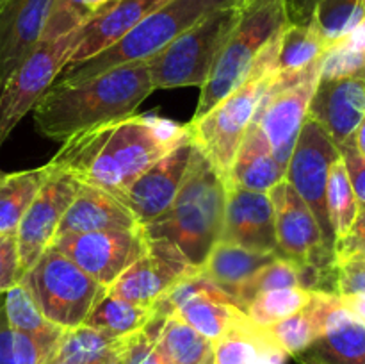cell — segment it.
Instances as JSON below:
<instances>
[{
  "label": "cell",
  "instance_id": "6da1fadb",
  "mask_svg": "<svg viewBox=\"0 0 365 364\" xmlns=\"http://www.w3.org/2000/svg\"><path fill=\"white\" fill-rule=\"evenodd\" d=\"M187 136V123L134 113L71 136L50 164L123 200L132 182Z\"/></svg>",
  "mask_w": 365,
  "mask_h": 364
},
{
  "label": "cell",
  "instance_id": "7a4b0ae2",
  "mask_svg": "<svg viewBox=\"0 0 365 364\" xmlns=\"http://www.w3.org/2000/svg\"><path fill=\"white\" fill-rule=\"evenodd\" d=\"M152 91L146 61L114 66L81 82L56 81L32 109L36 128L64 143L96 125L130 116Z\"/></svg>",
  "mask_w": 365,
  "mask_h": 364
},
{
  "label": "cell",
  "instance_id": "3957f363",
  "mask_svg": "<svg viewBox=\"0 0 365 364\" xmlns=\"http://www.w3.org/2000/svg\"><path fill=\"white\" fill-rule=\"evenodd\" d=\"M227 206V184L195 143L180 191L166 214L146 225L148 238L168 239L200 268L221 239Z\"/></svg>",
  "mask_w": 365,
  "mask_h": 364
},
{
  "label": "cell",
  "instance_id": "277c9868",
  "mask_svg": "<svg viewBox=\"0 0 365 364\" xmlns=\"http://www.w3.org/2000/svg\"><path fill=\"white\" fill-rule=\"evenodd\" d=\"M280 32H277L264 46L248 79L237 89L217 102L209 113L187 123L195 143L216 168L225 184H228L235 153L273 77Z\"/></svg>",
  "mask_w": 365,
  "mask_h": 364
},
{
  "label": "cell",
  "instance_id": "5b68a950",
  "mask_svg": "<svg viewBox=\"0 0 365 364\" xmlns=\"http://www.w3.org/2000/svg\"><path fill=\"white\" fill-rule=\"evenodd\" d=\"M287 24L285 0H242L237 24L225 41L209 79L202 86L192 120L209 113L248 79L264 46Z\"/></svg>",
  "mask_w": 365,
  "mask_h": 364
},
{
  "label": "cell",
  "instance_id": "8992f818",
  "mask_svg": "<svg viewBox=\"0 0 365 364\" xmlns=\"http://www.w3.org/2000/svg\"><path fill=\"white\" fill-rule=\"evenodd\" d=\"M239 2L241 0H168L143 18L120 41L91 59L64 70L57 81L81 82L114 66L148 59L177 39L182 32L203 20L207 14Z\"/></svg>",
  "mask_w": 365,
  "mask_h": 364
},
{
  "label": "cell",
  "instance_id": "52a82bcc",
  "mask_svg": "<svg viewBox=\"0 0 365 364\" xmlns=\"http://www.w3.org/2000/svg\"><path fill=\"white\" fill-rule=\"evenodd\" d=\"M241 2L207 14L170 45L145 59L153 88H202L216 64L225 41L237 24Z\"/></svg>",
  "mask_w": 365,
  "mask_h": 364
},
{
  "label": "cell",
  "instance_id": "ba28073f",
  "mask_svg": "<svg viewBox=\"0 0 365 364\" xmlns=\"http://www.w3.org/2000/svg\"><path fill=\"white\" fill-rule=\"evenodd\" d=\"M20 282L46 320L64 330L84 323L109 291L52 245L25 271Z\"/></svg>",
  "mask_w": 365,
  "mask_h": 364
},
{
  "label": "cell",
  "instance_id": "9c48e42d",
  "mask_svg": "<svg viewBox=\"0 0 365 364\" xmlns=\"http://www.w3.org/2000/svg\"><path fill=\"white\" fill-rule=\"evenodd\" d=\"M78 31L53 41H39L4 82L0 88V148L21 118L34 109L63 74L77 45Z\"/></svg>",
  "mask_w": 365,
  "mask_h": 364
},
{
  "label": "cell",
  "instance_id": "30bf717a",
  "mask_svg": "<svg viewBox=\"0 0 365 364\" xmlns=\"http://www.w3.org/2000/svg\"><path fill=\"white\" fill-rule=\"evenodd\" d=\"M323 61V59H321ZM321 63L294 79L273 75L253 121L262 128L269 141L273 156L282 168H287L303 121L309 116V106L319 82Z\"/></svg>",
  "mask_w": 365,
  "mask_h": 364
},
{
  "label": "cell",
  "instance_id": "8fae6325",
  "mask_svg": "<svg viewBox=\"0 0 365 364\" xmlns=\"http://www.w3.org/2000/svg\"><path fill=\"white\" fill-rule=\"evenodd\" d=\"M341 157V152L331 141L324 128L312 120L305 118L299 131L291 159L285 168V181L309 206L316 216L317 225L323 232L324 243L335 252V236L331 231L327 207V186L330 168Z\"/></svg>",
  "mask_w": 365,
  "mask_h": 364
},
{
  "label": "cell",
  "instance_id": "7c38bea8",
  "mask_svg": "<svg viewBox=\"0 0 365 364\" xmlns=\"http://www.w3.org/2000/svg\"><path fill=\"white\" fill-rule=\"evenodd\" d=\"M146 245L148 236L143 227L57 236L52 241L53 248L64 253L107 289L145 253Z\"/></svg>",
  "mask_w": 365,
  "mask_h": 364
},
{
  "label": "cell",
  "instance_id": "4fadbf2b",
  "mask_svg": "<svg viewBox=\"0 0 365 364\" xmlns=\"http://www.w3.org/2000/svg\"><path fill=\"white\" fill-rule=\"evenodd\" d=\"M274 209V232L280 257L335 271V252L324 243L316 216L287 181L267 191Z\"/></svg>",
  "mask_w": 365,
  "mask_h": 364
},
{
  "label": "cell",
  "instance_id": "5bb4252c",
  "mask_svg": "<svg viewBox=\"0 0 365 364\" xmlns=\"http://www.w3.org/2000/svg\"><path fill=\"white\" fill-rule=\"evenodd\" d=\"M198 271L175 243L148 238L145 253L130 264L109 288V295L139 305H153L168 289Z\"/></svg>",
  "mask_w": 365,
  "mask_h": 364
},
{
  "label": "cell",
  "instance_id": "9a60e30c",
  "mask_svg": "<svg viewBox=\"0 0 365 364\" xmlns=\"http://www.w3.org/2000/svg\"><path fill=\"white\" fill-rule=\"evenodd\" d=\"M78 186L81 182L77 178L53 168V173L25 211L16 231L21 277L52 245Z\"/></svg>",
  "mask_w": 365,
  "mask_h": 364
},
{
  "label": "cell",
  "instance_id": "2e32d148",
  "mask_svg": "<svg viewBox=\"0 0 365 364\" xmlns=\"http://www.w3.org/2000/svg\"><path fill=\"white\" fill-rule=\"evenodd\" d=\"M192 150L195 139L189 131V136L180 145L152 164L125 191L123 202L138 218L139 225L146 227L168 213L180 191Z\"/></svg>",
  "mask_w": 365,
  "mask_h": 364
},
{
  "label": "cell",
  "instance_id": "e0dca14e",
  "mask_svg": "<svg viewBox=\"0 0 365 364\" xmlns=\"http://www.w3.org/2000/svg\"><path fill=\"white\" fill-rule=\"evenodd\" d=\"M309 116L324 128L337 148L351 143L365 116V77H319L310 100Z\"/></svg>",
  "mask_w": 365,
  "mask_h": 364
},
{
  "label": "cell",
  "instance_id": "ac0fdd59",
  "mask_svg": "<svg viewBox=\"0 0 365 364\" xmlns=\"http://www.w3.org/2000/svg\"><path fill=\"white\" fill-rule=\"evenodd\" d=\"M221 239L280 257L274 232V209L267 193L228 184Z\"/></svg>",
  "mask_w": 365,
  "mask_h": 364
},
{
  "label": "cell",
  "instance_id": "d6986e66",
  "mask_svg": "<svg viewBox=\"0 0 365 364\" xmlns=\"http://www.w3.org/2000/svg\"><path fill=\"white\" fill-rule=\"evenodd\" d=\"M166 2L168 0H114L103 9L96 11L95 16L78 31L77 45L64 70H70L113 46L143 18Z\"/></svg>",
  "mask_w": 365,
  "mask_h": 364
},
{
  "label": "cell",
  "instance_id": "ffe728a7",
  "mask_svg": "<svg viewBox=\"0 0 365 364\" xmlns=\"http://www.w3.org/2000/svg\"><path fill=\"white\" fill-rule=\"evenodd\" d=\"M53 0H7L0 9V88L39 43Z\"/></svg>",
  "mask_w": 365,
  "mask_h": 364
},
{
  "label": "cell",
  "instance_id": "44dd1931",
  "mask_svg": "<svg viewBox=\"0 0 365 364\" xmlns=\"http://www.w3.org/2000/svg\"><path fill=\"white\" fill-rule=\"evenodd\" d=\"M143 227L127 203L118 196L95 188V186H78L75 198L61 220L57 236L84 234L96 231H130Z\"/></svg>",
  "mask_w": 365,
  "mask_h": 364
},
{
  "label": "cell",
  "instance_id": "7402d4cb",
  "mask_svg": "<svg viewBox=\"0 0 365 364\" xmlns=\"http://www.w3.org/2000/svg\"><path fill=\"white\" fill-rule=\"evenodd\" d=\"M296 359L302 364H365V325L337 300L319 338Z\"/></svg>",
  "mask_w": 365,
  "mask_h": 364
},
{
  "label": "cell",
  "instance_id": "603a6c76",
  "mask_svg": "<svg viewBox=\"0 0 365 364\" xmlns=\"http://www.w3.org/2000/svg\"><path fill=\"white\" fill-rule=\"evenodd\" d=\"M173 314H178L189 327L212 343L252 323L245 310L235 305L232 296L217 285L191 296Z\"/></svg>",
  "mask_w": 365,
  "mask_h": 364
},
{
  "label": "cell",
  "instance_id": "cb8c5ba5",
  "mask_svg": "<svg viewBox=\"0 0 365 364\" xmlns=\"http://www.w3.org/2000/svg\"><path fill=\"white\" fill-rule=\"evenodd\" d=\"M284 178L285 168H282L277 157L273 156V150L262 128L255 121H252L235 153L228 184L239 186L250 191L267 193Z\"/></svg>",
  "mask_w": 365,
  "mask_h": 364
},
{
  "label": "cell",
  "instance_id": "d4e9b609",
  "mask_svg": "<svg viewBox=\"0 0 365 364\" xmlns=\"http://www.w3.org/2000/svg\"><path fill=\"white\" fill-rule=\"evenodd\" d=\"M337 300L339 296L331 295V293L314 291L312 298L302 310L291 314L271 327L262 328L266 330L267 338L273 341V345L278 346L285 355L296 357L319 338L328 313Z\"/></svg>",
  "mask_w": 365,
  "mask_h": 364
},
{
  "label": "cell",
  "instance_id": "484cf974",
  "mask_svg": "<svg viewBox=\"0 0 365 364\" xmlns=\"http://www.w3.org/2000/svg\"><path fill=\"white\" fill-rule=\"evenodd\" d=\"M277 257L278 256H274V253L255 252V250H248L245 246L220 239L210 248L209 256L205 257L198 270L203 277L209 278L212 284H216L217 288H221L232 296V293L239 285L245 284L260 268H264Z\"/></svg>",
  "mask_w": 365,
  "mask_h": 364
},
{
  "label": "cell",
  "instance_id": "4316f807",
  "mask_svg": "<svg viewBox=\"0 0 365 364\" xmlns=\"http://www.w3.org/2000/svg\"><path fill=\"white\" fill-rule=\"evenodd\" d=\"M328 49L330 46L312 21L307 25L287 24L280 32L273 74L284 79L299 77L321 63Z\"/></svg>",
  "mask_w": 365,
  "mask_h": 364
},
{
  "label": "cell",
  "instance_id": "83f0119b",
  "mask_svg": "<svg viewBox=\"0 0 365 364\" xmlns=\"http://www.w3.org/2000/svg\"><path fill=\"white\" fill-rule=\"evenodd\" d=\"M155 348L163 364H214V343L189 327L178 314L160 323Z\"/></svg>",
  "mask_w": 365,
  "mask_h": 364
},
{
  "label": "cell",
  "instance_id": "f1b7e54d",
  "mask_svg": "<svg viewBox=\"0 0 365 364\" xmlns=\"http://www.w3.org/2000/svg\"><path fill=\"white\" fill-rule=\"evenodd\" d=\"M52 173L53 166L50 163L32 170L6 173L0 181V234H16L25 211Z\"/></svg>",
  "mask_w": 365,
  "mask_h": 364
},
{
  "label": "cell",
  "instance_id": "f546056e",
  "mask_svg": "<svg viewBox=\"0 0 365 364\" xmlns=\"http://www.w3.org/2000/svg\"><path fill=\"white\" fill-rule=\"evenodd\" d=\"M285 357L253 321L214 343V364H284Z\"/></svg>",
  "mask_w": 365,
  "mask_h": 364
},
{
  "label": "cell",
  "instance_id": "4dcf8cb0",
  "mask_svg": "<svg viewBox=\"0 0 365 364\" xmlns=\"http://www.w3.org/2000/svg\"><path fill=\"white\" fill-rule=\"evenodd\" d=\"M4 309H6L7 321L14 330L31 335L39 345L56 352V346L64 328L46 320L29 289L21 282L4 293Z\"/></svg>",
  "mask_w": 365,
  "mask_h": 364
},
{
  "label": "cell",
  "instance_id": "1f68e13d",
  "mask_svg": "<svg viewBox=\"0 0 365 364\" xmlns=\"http://www.w3.org/2000/svg\"><path fill=\"white\" fill-rule=\"evenodd\" d=\"M123 345V338H114L95 327L82 323L63 332L53 355L70 364H106Z\"/></svg>",
  "mask_w": 365,
  "mask_h": 364
},
{
  "label": "cell",
  "instance_id": "d6a6232c",
  "mask_svg": "<svg viewBox=\"0 0 365 364\" xmlns=\"http://www.w3.org/2000/svg\"><path fill=\"white\" fill-rule=\"evenodd\" d=\"M152 318L153 305H139V303L128 302V300L107 293L96 303L84 323L114 338H125V335L143 330Z\"/></svg>",
  "mask_w": 365,
  "mask_h": 364
},
{
  "label": "cell",
  "instance_id": "836d02e7",
  "mask_svg": "<svg viewBox=\"0 0 365 364\" xmlns=\"http://www.w3.org/2000/svg\"><path fill=\"white\" fill-rule=\"evenodd\" d=\"M327 207L331 231L335 236V245H337L349 234L360 213L342 157H339L330 168L327 186Z\"/></svg>",
  "mask_w": 365,
  "mask_h": 364
},
{
  "label": "cell",
  "instance_id": "e575fe53",
  "mask_svg": "<svg viewBox=\"0 0 365 364\" xmlns=\"http://www.w3.org/2000/svg\"><path fill=\"white\" fill-rule=\"evenodd\" d=\"M365 20V0H317L312 24L328 46L335 45Z\"/></svg>",
  "mask_w": 365,
  "mask_h": 364
},
{
  "label": "cell",
  "instance_id": "d590c367",
  "mask_svg": "<svg viewBox=\"0 0 365 364\" xmlns=\"http://www.w3.org/2000/svg\"><path fill=\"white\" fill-rule=\"evenodd\" d=\"M312 293L302 288L273 289L253 298L245 313L259 327H271L302 310L312 298Z\"/></svg>",
  "mask_w": 365,
  "mask_h": 364
},
{
  "label": "cell",
  "instance_id": "8d00e7d4",
  "mask_svg": "<svg viewBox=\"0 0 365 364\" xmlns=\"http://www.w3.org/2000/svg\"><path fill=\"white\" fill-rule=\"evenodd\" d=\"M285 288H299L298 264L284 259V257H277L264 268H260L245 284L239 285L232 293V298H234L235 305L245 310L248 303L259 295H262V293Z\"/></svg>",
  "mask_w": 365,
  "mask_h": 364
},
{
  "label": "cell",
  "instance_id": "74e56055",
  "mask_svg": "<svg viewBox=\"0 0 365 364\" xmlns=\"http://www.w3.org/2000/svg\"><path fill=\"white\" fill-rule=\"evenodd\" d=\"M52 355V350L11 327L0 295V364H45Z\"/></svg>",
  "mask_w": 365,
  "mask_h": 364
},
{
  "label": "cell",
  "instance_id": "f35d334b",
  "mask_svg": "<svg viewBox=\"0 0 365 364\" xmlns=\"http://www.w3.org/2000/svg\"><path fill=\"white\" fill-rule=\"evenodd\" d=\"M95 16L86 0H53L39 41H53L78 31Z\"/></svg>",
  "mask_w": 365,
  "mask_h": 364
},
{
  "label": "cell",
  "instance_id": "ab89813d",
  "mask_svg": "<svg viewBox=\"0 0 365 364\" xmlns=\"http://www.w3.org/2000/svg\"><path fill=\"white\" fill-rule=\"evenodd\" d=\"M337 296L365 293V252H335Z\"/></svg>",
  "mask_w": 365,
  "mask_h": 364
},
{
  "label": "cell",
  "instance_id": "60d3db41",
  "mask_svg": "<svg viewBox=\"0 0 365 364\" xmlns=\"http://www.w3.org/2000/svg\"><path fill=\"white\" fill-rule=\"evenodd\" d=\"M365 68V54L349 49L344 43H335L321 61V79H339L362 75Z\"/></svg>",
  "mask_w": 365,
  "mask_h": 364
},
{
  "label": "cell",
  "instance_id": "b9f144b4",
  "mask_svg": "<svg viewBox=\"0 0 365 364\" xmlns=\"http://www.w3.org/2000/svg\"><path fill=\"white\" fill-rule=\"evenodd\" d=\"M121 357L125 364H163L155 348V338H152L145 328L125 335Z\"/></svg>",
  "mask_w": 365,
  "mask_h": 364
},
{
  "label": "cell",
  "instance_id": "7bdbcfd3",
  "mask_svg": "<svg viewBox=\"0 0 365 364\" xmlns=\"http://www.w3.org/2000/svg\"><path fill=\"white\" fill-rule=\"evenodd\" d=\"M21 280L16 234H0V295Z\"/></svg>",
  "mask_w": 365,
  "mask_h": 364
},
{
  "label": "cell",
  "instance_id": "ee69618b",
  "mask_svg": "<svg viewBox=\"0 0 365 364\" xmlns=\"http://www.w3.org/2000/svg\"><path fill=\"white\" fill-rule=\"evenodd\" d=\"M342 161H344L346 171H348L349 182H351L353 193L356 196L359 209H365V157L360 156L353 146V141L339 148Z\"/></svg>",
  "mask_w": 365,
  "mask_h": 364
},
{
  "label": "cell",
  "instance_id": "f6af8a7d",
  "mask_svg": "<svg viewBox=\"0 0 365 364\" xmlns=\"http://www.w3.org/2000/svg\"><path fill=\"white\" fill-rule=\"evenodd\" d=\"M351 250L365 252V209L359 213L349 234L335 245V252H351Z\"/></svg>",
  "mask_w": 365,
  "mask_h": 364
},
{
  "label": "cell",
  "instance_id": "bcb514c9",
  "mask_svg": "<svg viewBox=\"0 0 365 364\" xmlns=\"http://www.w3.org/2000/svg\"><path fill=\"white\" fill-rule=\"evenodd\" d=\"M317 0H285L289 24L307 25L312 21Z\"/></svg>",
  "mask_w": 365,
  "mask_h": 364
},
{
  "label": "cell",
  "instance_id": "7dc6e473",
  "mask_svg": "<svg viewBox=\"0 0 365 364\" xmlns=\"http://www.w3.org/2000/svg\"><path fill=\"white\" fill-rule=\"evenodd\" d=\"M342 307H344L348 313H351L360 323L365 325V293H360V295H346L339 296Z\"/></svg>",
  "mask_w": 365,
  "mask_h": 364
},
{
  "label": "cell",
  "instance_id": "c3c4849f",
  "mask_svg": "<svg viewBox=\"0 0 365 364\" xmlns=\"http://www.w3.org/2000/svg\"><path fill=\"white\" fill-rule=\"evenodd\" d=\"M353 146H355V150L360 156L365 157V116L359 123V127H356L355 134H353Z\"/></svg>",
  "mask_w": 365,
  "mask_h": 364
},
{
  "label": "cell",
  "instance_id": "681fc988",
  "mask_svg": "<svg viewBox=\"0 0 365 364\" xmlns=\"http://www.w3.org/2000/svg\"><path fill=\"white\" fill-rule=\"evenodd\" d=\"M114 0H86V4L89 6V9H93L96 13V11L103 9L106 6H109V4H113Z\"/></svg>",
  "mask_w": 365,
  "mask_h": 364
},
{
  "label": "cell",
  "instance_id": "f907efd6",
  "mask_svg": "<svg viewBox=\"0 0 365 364\" xmlns=\"http://www.w3.org/2000/svg\"><path fill=\"white\" fill-rule=\"evenodd\" d=\"M121 346H123V345H121ZM106 364H125V363H123V357H121V350H120V352L116 353V355L113 357V359L107 360Z\"/></svg>",
  "mask_w": 365,
  "mask_h": 364
},
{
  "label": "cell",
  "instance_id": "816d5d0a",
  "mask_svg": "<svg viewBox=\"0 0 365 364\" xmlns=\"http://www.w3.org/2000/svg\"><path fill=\"white\" fill-rule=\"evenodd\" d=\"M45 364H70V363H68V360H64V359H59V357L52 355L48 360H46Z\"/></svg>",
  "mask_w": 365,
  "mask_h": 364
},
{
  "label": "cell",
  "instance_id": "f5cc1de1",
  "mask_svg": "<svg viewBox=\"0 0 365 364\" xmlns=\"http://www.w3.org/2000/svg\"><path fill=\"white\" fill-rule=\"evenodd\" d=\"M4 177H6V171H2V170H0V181H2Z\"/></svg>",
  "mask_w": 365,
  "mask_h": 364
},
{
  "label": "cell",
  "instance_id": "db71d44e",
  "mask_svg": "<svg viewBox=\"0 0 365 364\" xmlns=\"http://www.w3.org/2000/svg\"><path fill=\"white\" fill-rule=\"evenodd\" d=\"M6 2H7V0H0V9H2V7L6 6Z\"/></svg>",
  "mask_w": 365,
  "mask_h": 364
},
{
  "label": "cell",
  "instance_id": "11a10c76",
  "mask_svg": "<svg viewBox=\"0 0 365 364\" xmlns=\"http://www.w3.org/2000/svg\"><path fill=\"white\" fill-rule=\"evenodd\" d=\"M362 77H365V68H364V71H362Z\"/></svg>",
  "mask_w": 365,
  "mask_h": 364
}]
</instances>
